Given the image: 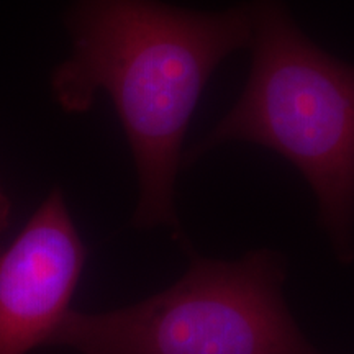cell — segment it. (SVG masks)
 Wrapping results in <instances>:
<instances>
[{"label": "cell", "mask_w": 354, "mask_h": 354, "mask_svg": "<svg viewBox=\"0 0 354 354\" xmlns=\"http://www.w3.org/2000/svg\"><path fill=\"white\" fill-rule=\"evenodd\" d=\"M286 259L196 258L176 284L104 313L69 310L51 344L81 354H322L287 307Z\"/></svg>", "instance_id": "3957f363"}, {"label": "cell", "mask_w": 354, "mask_h": 354, "mask_svg": "<svg viewBox=\"0 0 354 354\" xmlns=\"http://www.w3.org/2000/svg\"><path fill=\"white\" fill-rule=\"evenodd\" d=\"M69 30L73 53L53 73V95L68 112H84L107 94L138 171L133 221L177 230L189 122L221 61L253 43L251 3L203 13L159 0H77Z\"/></svg>", "instance_id": "6da1fadb"}, {"label": "cell", "mask_w": 354, "mask_h": 354, "mask_svg": "<svg viewBox=\"0 0 354 354\" xmlns=\"http://www.w3.org/2000/svg\"><path fill=\"white\" fill-rule=\"evenodd\" d=\"M86 246L59 189L0 251V354L51 344L81 279Z\"/></svg>", "instance_id": "277c9868"}, {"label": "cell", "mask_w": 354, "mask_h": 354, "mask_svg": "<svg viewBox=\"0 0 354 354\" xmlns=\"http://www.w3.org/2000/svg\"><path fill=\"white\" fill-rule=\"evenodd\" d=\"M8 220H10V202H8V197L2 187H0V234L6 232Z\"/></svg>", "instance_id": "5b68a950"}, {"label": "cell", "mask_w": 354, "mask_h": 354, "mask_svg": "<svg viewBox=\"0 0 354 354\" xmlns=\"http://www.w3.org/2000/svg\"><path fill=\"white\" fill-rule=\"evenodd\" d=\"M253 61L240 99L189 153L240 141L305 177L338 259L354 261V66L308 39L284 0H253Z\"/></svg>", "instance_id": "7a4b0ae2"}]
</instances>
